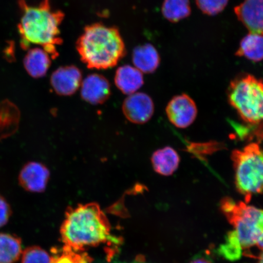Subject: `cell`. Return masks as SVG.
I'll return each mask as SVG.
<instances>
[{"instance_id":"6da1fadb","label":"cell","mask_w":263,"mask_h":263,"mask_svg":"<svg viewBox=\"0 0 263 263\" xmlns=\"http://www.w3.org/2000/svg\"><path fill=\"white\" fill-rule=\"evenodd\" d=\"M21 17L17 25L21 47L27 51L32 44L41 46L51 59L59 57L57 46L62 45L60 25L64 13L51 8L50 0H43L38 6L29 5L26 0H18Z\"/></svg>"},{"instance_id":"7a4b0ae2","label":"cell","mask_w":263,"mask_h":263,"mask_svg":"<svg viewBox=\"0 0 263 263\" xmlns=\"http://www.w3.org/2000/svg\"><path fill=\"white\" fill-rule=\"evenodd\" d=\"M110 231L106 215L94 202L69 209L61 228L65 245L81 251H84L87 247L114 241L115 239Z\"/></svg>"},{"instance_id":"3957f363","label":"cell","mask_w":263,"mask_h":263,"mask_svg":"<svg viewBox=\"0 0 263 263\" xmlns=\"http://www.w3.org/2000/svg\"><path fill=\"white\" fill-rule=\"evenodd\" d=\"M76 47L87 67L97 70L115 67L126 54L118 29L100 23L87 26Z\"/></svg>"},{"instance_id":"277c9868","label":"cell","mask_w":263,"mask_h":263,"mask_svg":"<svg viewBox=\"0 0 263 263\" xmlns=\"http://www.w3.org/2000/svg\"><path fill=\"white\" fill-rule=\"evenodd\" d=\"M229 103L245 122L263 123V81L251 74H241L230 82Z\"/></svg>"},{"instance_id":"5b68a950","label":"cell","mask_w":263,"mask_h":263,"mask_svg":"<svg viewBox=\"0 0 263 263\" xmlns=\"http://www.w3.org/2000/svg\"><path fill=\"white\" fill-rule=\"evenodd\" d=\"M231 160L236 189L248 203L253 195L263 193V148L259 143H249L233 150Z\"/></svg>"},{"instance_id":"8992f818","label":"cell","mask_w":263,"mask_h":263,"mask_svg":"<svg viewBox=\"0 0 263 263\" xmlns=\"http://www.w3.org/2000/svg\"><path fill=\"white\" fill-rule=\"evenodd\" d=\"M220 209L237 233L242 249L256 245L263 235V210L226 197Z\"/></svg>"},{"instance_id":"52a82bcc","label":"cell","mask_w":263,"mask_h":263,"mask_svg":"<svg viewBox=\"0 0 263 263\" xmlns=\"http://www.w3.org/2000/svg\"><path fill=\"white\" fill-rule=\"evenodd\" d=\"M166 114L174 126L185 129L195 122L197 108L193 99L183 93L172 99L166 107Z\"/></svg>"},{"instance_id":"ba28073f","label":"cell","mask_w":263,"mask_h":263,"mask_svg":"<svg viewBox=\"0 0 263 263\" xmlns=\"http://www.w3.org/2000/svg\"><path fill=\"white\" fill-rule=\"evenodd\" d=\"M123 112L128 120L137 124L148 122L154 113V102L149 95L135 93L125 99L122 106Z\"/></svg>"},{"instance_id":"9c48e42d","label":"cell","mask_w":263,"mask_h":263,"mask_svg":"<svg viewBox=\"0 0 263 263\" xmlns=\"http://www.w3.org/2000/svg\"><path fill=\"white\" fill-rule=\"evenodd\" d=\"M82 73L74 65L64 66L52 73L50 84L55 93L60 96H71L82 84Z\"/></svg>"},{"instance_id":"30bf717a","label":"cell","mask_w":263,"mask_h":263,"mask_svg":"<svg viewBox=\"0 0 263 263\" xmlns=\"http://www.w3.org/2000/svg\"><path fill=\"white\" fill-rule=\"evenodd\" d=\"M50 173L48 167L40 162L26 163L19 174V183L29 192L42 193L47 188Z\"/></svg>"},{"instance_id":"8fae6325","label":"cell","mask_w":263,"mask_h":263,"mask_svg":"<svg viewBox=\"0 0 263 263\" xmlns=\"http://www.w3.org/2000/svg\"><path fill=\"white\" fill-rule=\"evenodd\" d=\"M234 11L250 33L263 35V0H245Z\"/></svg>"},{"instance_id":"7c38bea8","label":"cell","mask_w":263,"mask_h":263,"mask_svg":"<svg viewBox=\"0 0 263 263\" xmlns=\"http://www.w3.org/2000/svg\"><path fill=\"white\" fill-rule=\"evenodd\" d=\"M110 95V82L103 75H88L82 82L81 98L87 103L93 105L103 104Z\"/></svg>"},{"instance_id":"4fadbf2b","label":"cell","mask_w":263,"mask_h":263,"mask_svg":"<svg viewBox=\"0 0 263 263\" xmlns=\"http://www.w3.org/2000/svg\"><path fill=\"white\" fill-rule=\"evenodd\" d=\"M51 59L43 48H29L24 59L25 70L33 78L44 77L51 65Z\"/></svg>"},{"instance_id":"5bb4252c","label":"cell","mask_w":263,"mask_h":263,"mask_svg":"<svg viewBox=\"0 0 263 263\" xmlns=\"http://www.w3.org/2000/svg\"><path fill=\"white\" fill-rule=\"evenodd\" d=\"M115 83L123 93L130 95L136 93L143 86V73L132 66H121L115 73Z\"/></svg>"},{"instance_id":"9a60e30c","label":"cell","mask_w":263,"mask_h":263,"mask_svg":"<svg viewBox=\"0 0 263 263\" xmlns=\"http://www.w3.org/2000/svg\"><path fill=\"white\" fill-rule=\"evenodd\" d=\"M178 153L173 147H164L155 151L151 157V163L155 172L164 176H172L179 166Z\"/></svg>"},{"instance_id":"2e32d148","label":"cell","mask_w":263,"mask_h":263,"mask_svg":"<svg viewBox=\"0 0 263 263\" xmlns=\"http://www.w3.org/2000/svg\"><path fill=\"white\" fill-rule=\"evenodd\" d=\"M133 62L135 67L141 73L150 74L159 67L160 57L156 48L147 44L138 46L134 49Z\"/></svg>"},{"instance_id":"e0dca14e","label":"cell","mask_w":263,"mask_h":263,"mask_svg":"<svg viewBox=\"0 0 263 263\" xmlns=\"http://www.w3.org/2000/svg\"><path fill=\"white\" fill-rule=\"evenodd\" d=\"M236 55L254 62L263 60V35L250 33L242 39Z\"/></svg>"},{"instance_id":"ac0fdd59","label":"cell","mask_w":263,"mask_h":263,"mask_svg":"<svg viewBox=\"0 0 263 263\" xmlns=\"http://www.w3.org/2000/svg\"><path fill=\"white\" fill-rule=\"evenodd\" d=\"M22 252L21 238L9 233H0V263H15Z\"/></svg>"},{"instance_id":"d6986e66","label":"cell","mask_w":263,"mask_h":263,"mask_svg":"<svg viewBox=\"0 0 263 263\" xmlns=\"http://www.w3.org/2000/svg\"><path fill=\"white\" fill-rule=\"evenodd\" d=\"M162 12L167 21L178 22L190 15L192 9L190 0H164Z\"/></svg>"},{"instance_id":"ffe728a7","label":"cell","mask_w":263,"mask_h":263,"mask_svg":"<svg viewBox=\"0 0 263 263\" xmlns=\"http://www.w3.org/2000/svg\"><path fill=\"white\" fill-rule=\"evenodd\" d=\"M51 263H91L92 258L84 251L65 245L60 249H54L51 256Z\"/></svg>"},{"instance_id":"44dd1931","label":"cell","mask_w":263,"mask_h":263,"mask_svg":"<svg viewBox=\"0 0 263 263\" xmlns=\"http://www.w3.org/2000/svg\"><path fill=\"white\" fill-rule=\"evenodd\" d=\"M242 247L235 230L230 232L226 241L218 249L219 254L229 261L238 260L242 255Z\"/></svg>"},{"instance_id":"7402d4cb","label":"cell","mask_w":263,"mask_h":263,"mask_svg":"<svg viewBox=\"0 0 263 263\" xmlns=\"http://www.w3.org/2000/svg\"><path fill=\"white\" fill-rule=\"evenodd\" d=\"M22 263H51V257L39 246H31L22 252Z\"/></svg>"},{"instance_id":"603a6c76","label":"cell","mask_w":263,"mask_h":263,"mask_svg":"<svg viewBox=\"0 0 263 263\" xmlns=\"http://www.w3.org/2000/svg\"><path fill=\"white\" fill-rule=\"evenodd\" d=\"M229 0H196L197 7L203 14L216 15L221 12L228 5Z\"/></svg>"},{"instance_id":"cb8c5ba5","label":"cell","mask_w":263,"mask_h":263,"mask_svg":"<svg viewBox=\"0 0 263 263\" xmlns=\"http://www.w3.org/2000/svg\"><path fill=\"white\" fill-rule=\"evenodd\" d=\"M11 215V207L4 197L0 196V228L8 223Z\"/></svg>"},{"instance_id":"d4e9b609","label":"cell","mask_w":263,"mask_h":263,"mask_svg":"<svg viewBox=\"0 0 263 263\" xmlns=\"http://www.w3.org/2000/svg\"><path fill=\"white\" fill-rule=\"evenodd\" d=\"M190 263H213L210 260V259L203 257V256H199L193 260L191 261Z\"/></svg>"},{"instance_id":"484cf974","label":"cell","mask_w":263,"mask_h":263,"mask_svg":"<svg viewBox=\"0 0 263 263\" xmlns=\"http://www.w3.org/2000/svg\"><path fill=\"white\" fill-rule=\"evenodd\" d=\"M256 245H257L258 248L259 249H261L262 250V251H263V235L261 236L260 238H259Z\"/></svg>"},{"instance_id":"4316f807","label":"cell","mask_w":263,"mask_h":263,"mask_svg":"<svg viewBox=\"0 0 263 263\" xmlns=\"http://www.w3.org/2000/svg\"><path fill=\"white\" fill-rule=\"evenodd\" d=\"M258 263H263V251L259 256Z\"/></svg>"},{"instance_id":"83f0119b","label":"cell","mask_w":263,"mask_h":263,"mask_svg":"<svg viewBox=\"0 0 263 263\" xmlns=\"http://www.w3.org/2000/svg\"><path fill=\"white\" fill-rule=\"evenodd\" d=\"M134 263H143V262H134Z\"/></svg>"}]
</instances>
